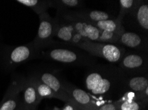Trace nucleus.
<instances>
[{
  "instance_id": "obj_1",
  "label": "nucleus",
  "mask_w": 148,
  "mask_h": 110,
  "mask_svg": "<svg viewBox=\"0 0 148 110\" xmlns=\"http://www.w3.org/2000/svg\"><path fill=\"white\" fill-rule=\"evenodd\" d=\"M75 46L111 63L120 62L124 55V49L112 44L84 40Z\"/></svg>"
},
{
  "instance_id": "obj_2",
  "label": "nucleus",
  "mask_w": 148,
  "mask_h": 110,
  "mask_svg": "<svg viewBox=\"0 0 148 110\" xmlns=\"http://www.w3.org/2000/svg\"><path fill=\"white\" fill-rule=\"evenodd\" d=\"M40 23L38 32L33 45L36 50H39L47 48L53 43V38L55 36V20H54L47 12L39 15Z\"/></svg>"
},
{
  "instance_id": "obj_3",
  "label": "nucleus",
  "mask_w": 148,
  "mask_h": 110,
  "mask_svg": "<svg viewBox=\"0 0 148 110\" xmlns=\"http://www.w3.org/2000/svg\"><path fill=\"white\" fill-rule=\"evenodd\" d=\"M84 83L90 93L101 96L108 93L112 88V80L100 71H91L85 77Z\"/></svg>"
},
{
  "instance_id": "obj_4",
  "label": "nucleus",
  "mask_w": 148,
  "mask_h": 110,
  "mask_svg": "<svg viewBox=\"0 0 148 110\" xmlns=\"http://www.w3.org/2000/svg\"><path fill=\"white\" fill-rule=\"evenodd\" d=\"M47 59L68 65H82L86 63L87 59L81 53L67 48H52L42 53Z\"/></svg>"
},
{
  "instance_id": "obj_5",
  "label": "nucleus",
  "mask_w": 148,
  "mask_h": 110,
  "mask_svg": "<svg viewBox=\"0 0 148 110\" xmlns=\"http://www.w3.org/2000/svg\"><path fill=\"white\" fill-rule=\"evenodd\" d=\"M64 86L67 95L73 102L81 109H96L103 103L98 102L90 94L83 90L77 88L69 82L64 81Z\"/></svg>"
},
{
  "instance_id": "obj_6",
  "label": "nucleus",
  "mask_w": 148,
  "mask_h": 110,
  "mask_svg": "<svg viewBox=\"0 0 148 110\" xmlns=\"http://www.w3.org/2000/svg\"><path fill=\"white\" fill-rule=\"evenodd\" d=\"M37 51L33 44L15 47L7 54V65L10 67H16L29 61L35 57Z\"/></svg>"
},
{
  "instance_id": "obj_7",
  "label": "nucleus",
  "mask_w": 148,
  "mask_h": 110,
  "mask_svg": "<svg viewBox=\"0 0 148 110\" xmlns=\"http://www.w3.org/2000/svg\"><path fill=\"white\" fill-rule=\"evenodd\" d=\"M21 81H13L0 102V110H18L21 107Z\"/></svg>"
},
{
  "instance_id": "obj_8",
  "label": "nucleus",
  "mask_w": 148,
  "mask_h": 110,
  "mask_svg": "<svg viewBox=\"0 0 148 110\" xmlns=\"http://www.w3.org/2000/svg\"><path fill=\"white\" fill-rule=\"evenodd\" d=\"M62 19L64 20L75 19L86 22L88 24L110 19L106 12L96 10H82L77 11H63Z\"/></svg>"
},
{
  "instance_id": "obj_9",
  "label": "nucleus",
  "mask_w": 148,
  "mask_h": 110,
  "mask_svg": "<svg viewBox=\"0 0 148 110\" xmlns=\"http://www.w3.org/2000/svg\"><path fill=\"white\" fill-rule=\"evenodd\" d=\"M21 107L29 109H37L41 102L34 85L30 79L21 80Z\"/></svg>"
},
{
  "instance_id": "obj_10",
  "label": "nucleus",
  "mask_w": 148,
  "mask_h": 110,
  "mask_svg": "<svg viewBox=\"0 0 148 110\" xmlns=\"http://www.w3.org/2000/svg\"><path fill=\"white\" fill-rule=\"evenodd\" d=\"M36 77L50 87L57 94L58 99L63 101L64 102H72L64 90V82L61 81L54 74L49 73V72H45V73L39 74L38 76H36Z\"/></svg>"
},
{
  "instance_id": "obj_11",
  "label": "nucleus",
  "mask_w": 148,
  "mask_h": 110,
  "mask_svg": "<svg viewBox=\"0 0 148 110\" xmlns=\"http://www.w3.org/2000/svg\"><path fill=\"white\" fill-rule=\"evenodd\" d=\"M68 21L73 26L76 32L78 33L83 38L92 42H100L101 30L92 24L79 20L69 19Z\"/></svg>"
},
{
  "instance_id": "obj_12",
  "label": "nucleus",
  "mask_w": 148,
  "mask_h": 110,
  "mask_svg": "<svg viewBox=\"0 0 148 110\" xmlns=\"http://www.w3.org/2000/svg\"><path fill=\"white\" fill-rule=\"evenodd\" d=\"M118 110H143L146 105L142 101L136 99L134 92H127L122 99L116 102Z\"/></svg>"
},
{
  "instance_id": "obj_13",
  "label": "nucleus",
  "mask_w": 148,
  "mask_h": 110,
  "mask_svg": "<svg viewBox=\"0 0 148 110\" xmlns=\"http://www.w3.org/2000/svg\"><path fill=\"white\" fill-rule=\"evenodd\" d=\"M55 36L71 44L75 35L77 34L76 31L68 21H65L64 22H59L55 21Z\"/></svg>"
},
{
  "instance_id": "obj_14",
  "label": "nucleus",
  "mask_w": 148,
  "mask_h": 110,
  "mask_svg": "<svg viewBox=\"0 0 148 110\" xmlns=\"http://www.w3.org/2000/svg\"><path fill=\"white\" fill-rule=\"evenodd\" d=\"M145 59L143 56L132 53L124 55L120 61V65L122 68L128 71H138L144 67Z\"/></svg>"
},
{
  "instance_id": "obj_15",
  "label": "nucleus",
  "mask_w": 148,
  "mask_h": 110,
  "mask_svg": "<svg viewBox=\"0 0 148 110\" xmlns=\"http://www.w3.org/2000/svg\"><path fill=\"white\" fill-rule=\"evenodd\" d=\"M90 24H92L100 30L114 32L120 35L125 32L124 26L122 24V21H119L117 19L104 20V21L93 22Z\"/></svg>"
},
{
  "instance_id": "obj_16",
  "label": "nucleus",
  "mask_w": 148,
  "mask_h": 110,
  "mask_svg": "<svg viewBox=\"0 0 148 110\" xmlns=\"http://www.w3.org/2000/svg\"><path fill=\"white\" fill-rule=\"evenodd\" d=\"M132 14L143 30H148V4L147 1H138Z\"/></svg>"
},
{
  "instance_id": "obj_17",
  "label": "nucleus",
  "mask_w": 148,
  "mask_h": 110,
  "mask_svg": "<svg viewBox=\"0 0 148 110\" xmlns=\"http://www.w3.org/2000/svg\"><path fill=\"white\" fill-rule=\"evenodd\" d=\"M126 84L130 92L140 96V94L148 88L147 77L144 76L134 77L127 80Z\"/></svg>"
},
{
  "instance_id": "obj_18",
  "label": "nucleus",
  "mask_w": 148,
  "mask_h": 110,
  "mask_svg": "<svg viewBox=\"0 0 148 110\" xmlns=\"http://www.w3.org/2000/svg\"><path fill=\"white\" fill-rule=\"evenodd\" d=\"M17 3L31 8L38 15L47 12L48 8L51 7V1H41V0H17Z\"/></svg>"
},
{
  "instance_id": "obj_19",
  "label": "nucleus",
  "mask_w": 148,
  "mask_h": 110,
  "mask_svg": "<svg viewBox=\"0 0 148 110\" xmlns=\"http://www.w3.org/2000/svg\"><path fill=\"white\" fill-rule=\"evenodd\" d=\"M30 80L35 86L41 100L45 99V98H57L58 99L57 94H55V92L46 84L38 79L37 77H35L31 78Z\"/></svg>"
},
{
  "instance_id": "obj_20",
  "label": "nucleus",
  "mask_w": 148,
  "mask_h": 110,
  "mask_svg": "<svg viewBox=\"0 0 148 110\" xmlns=\"http://www.w3.org/2000/svg\"><path fill=\"white\" fill-rule=\"evenodd\" d=\"M118 42L128 48H136L142 45V40L138 34L124 32L121 34Z\"/></svg>"
},
{
  "instance_id": "obj_21",
  "label": "nucleus",
  "mask_w": 148,
  "mask_h": 110,
  "mask_svg": "<svg viewBox=\"0 0 148 110\" xmlns=\"http://www.w3.org/2000/svg\"><path fill=\"white\" fill-rule=\"evenodd\" d=\"M120 4V11L118 17L116 18L119 21H122V19L125 15L130 14L133 12L134 9L138 4V1L134 0H120L119 1Z\"/></svg>"
},
{
  "instance_id": "obj_22",
  "label": "nucleus",
  "mask_w": 148,
  "mask_h": 110,
  "mask_svg": "<svg viewBox=\"0 0 148 110\" xmlns=\"http://www.w3.org/2000/svg\"><path fill=\"white\" fill-rule=\"evenodd\" d=\"M51 7L57 8L58 9L64 11L66 9L75 8L80 6L82 1L78 0H59V1H51Z\"/></svg>"
},
{
  "instance_id": "obj_23",
  "label": "nucleus",
  "mask_w": 148,
  "mask_h": 110,
  "mask_svg": "<svg viewBox=\"0 0 148 110\" xmlns=\"http://www.w3.org/2000/svg\"><path fill=\"white\" fill-rule=\"evenodd\" d=\"M120 36L118 34L101 30L100 42L107 44L116 43L119 41Z\"/></svg>"
},
{
  "instance_id": "obj_24",
  "label": "nucleus",
  "mask_w": 148,
  "mask_h": 110,
  "mask_svg": "<svg viewBox=\"0 0 148 110\" xmlns=\"http://www.w3.org/2000/svg\"><path fill=\"white\" fill-rule=\"evenodd\" d=\"M96 110H118L116 102L103 103L100 105Z\"/></svg>"
},
{
  "instance_id": "obj_25",
  "label": "nucleus",
  "mask_w": 148,
  "mask_h": 110,
  "mask_svg": "<svg viewBox=\"0 0 148 110\" xmlns=\"http://www.w3.org/2000/svg\"><path fill=\"white\" fill-rule=\"evenodd\" d=\"M80 109H81L80 107H79L78 105L75 104L74 102H66V104H64V105L62 108H58V107H54L53 110H79Z\"/></svg>"
},
{
  "instance_id": "obj_26",
  "label": "nucleus",
  "mask_w": 148,
  "mask_h": 110,
  "mask_svg": "<svg viewBox=\"0 0 148 110\" xmlns=\"http://www.w3.org/2000/svg\"><path fill=\"white\" fill-rule=\"evenodd\" d=\"M18 110H37V109H25V108H23V107H20V108Z\"/></svg>"
},
{
  "instance_id": "obj_27",
  "label": "nucleus",
  "mask_w": 148,
  "mask_h": 110,
  "mask_svg": "<svg viewBox=\"0 0 148 110\" xmlns=\"http://www.w3.org/2000/svg\"><path fill=\"white\" fill-rule=\"evenodd\" d=\"M79 110H96L93 109H80Z\"/></svg>"
},
{
  "instance_id": "obj_28",
  "label": "nucleus",
  "mask_w": 148,
  "mask_h": 110,
  "mask_svg": "<svg viewBox=\"0 0 148 110\" xmlns=\"http://www.w3.org/2000/svg\"></svg>"
}]
</instances>
